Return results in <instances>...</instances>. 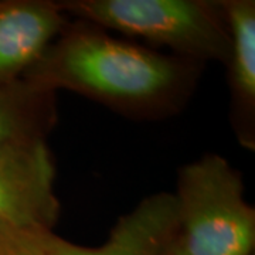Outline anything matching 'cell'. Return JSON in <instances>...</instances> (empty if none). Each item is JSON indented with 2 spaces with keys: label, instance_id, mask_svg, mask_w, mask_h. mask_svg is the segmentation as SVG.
Wrapping results in <instances>:
<instances>
[{
  "label": "cell",
  "instance_id": "8",
  "mask_svg": "<svg viewBox=\"0 0 255 255\" xmlns=\"http://www.w3.org/2000/svg\"><path fill=\"white\" fill-rule=\"evenodd\" d=\"M223 9L230 27L231 75L240 100L254 105L255 100V3L234 0Z\"/></svg>",
  "mask_w": 255,
  "mask_h": 255
},
{
  "label": "cell",
  "instance_id": "2",
  "mask_svg": "<svg viewBox=\"0 0 255 255\" xmlns=\"http://www.w3.org/2000/svg\"><path fill=\"white\" fill-rule=\"evenodd\" d=\"M240 174L224 157L207 155L179 176L177 241L186 255H251L255 213Z\"/></svg>",
  "mask_w": 255,
  "mask_h": 255
},
{
  "label": "cell",
  "instance_id": "9",
  "mask_svg": "<svg viewBox=\"0 0 255 255\" xmlns=\"http://www.w3.org/2000/svg\"><path fill=\"white\" fill-rule=\"evenodd\" d=\"M0 255L40 254L28 243L27 237H26V231L0 227Z\"/></svg>",
  "mask_w": 255,
  "mask_h": 255
},
{
  "label": "cell",
  "instance_id": "6",
  "mask_svg": "<svg viewBox=\"0 0 255 255\" xmlns=\"http://www.w3.org/2000/svg\"><path fill=\"white\" fill-rule=\"evenodd\" d=\"M65 26L57 3L38 0L0 1V87L26 75Z\"/></svg>",
  "mask_w": 255,
  "mask_h": 255
},
{
  "label": "cell",
  "instance_id": "1",
  "mask_svg": "<svg viewBox=\"0 0 255 255\" xmlns=\"http://www.w3.org/2000/svg\"><path fill=\"white\" fill-rule=\"evenodd\" d=\"M24 77L37 91L64 88L117 105L140 107L169 97L180 70L170 58L142 47L78 31L53 43Z\"/></svg>",
  "mask_w": 255,
  "mask_h": 255
},
{
  "label": "cell",
  "instance_id": "7",
  "mask_svg": "<svg viewBox=\"0 0 255 255\" xmlns=\"http://www.w3.org/2000/svg\"><path fill=\"white\" fill-rule=\"evenodd\" d=\"M50 92L37 91L26 82L0 87V153L10 147L43 139L38 130L44 122L41 112Z\"/></svg>",
  "mask_w": 255,
  "mask_h": 255
},
{
  "label": "cell",
  "instance_id": "10",
  "mask_svg": "<svg viewBox=\"0 0 255 255\" xmlns=\"http://www.w3.org/2000/svg\"><path fill=\"white\" fill-rule=\"evenodd\" d=\"M162 255H186L184 254V251L182 250V247L179 244V241H177V234L174 236V238L167 244V247L164 248L163 254Z\"/></svg>",
  "mask_w": 255,
  "mask_h": 255
},
{
  "label": "cell",
  "instance_id": "5",
  "mask_svg": "<svg viewBox=\"0 0 255 255\" xmlns=\"http://www.w3.org/2000/svg\"><path fill=\"white\" fill-rule=\"evenodd\" d=\"M177 228L176 197L160 193L140 201L119 219L110 240L101 247L77 246L50 230H28L26 237L40 255H162Z\"/></svg>",
  "mask_w": 255,
  "mask_h": 255
},
{
  "label": "cell",
  "instance_id": "3",
  "mask_svg": "<svg viewBox=\"0 0 255 255\" xmlns=\"http://www.w3.org/2000/svg\"><path fill=\"white\" fill-rule=\"evenodd\" d=\"M58 6L64 13L184 54L209 58L227 51V34L216 10L203 1L74 0Z\"/></svg>",
  "mask_w": 255,
  "mask_h": 255
},
{
  "label": "cell",
  "instance_id": "4",
  "mask_svg": "<svg viewBox=\"0 0 255 255\" xmlns=\"http://www.w3.org/2000/svg\"><path fill=\"white\" fill-rule=\"evenodd\" d=\"M55 169L43 139L0 153V227L51 230L58 217Z\"/></svg>",
  "mask_w": 255,
  "mask_h": 255
}]
</instances>
